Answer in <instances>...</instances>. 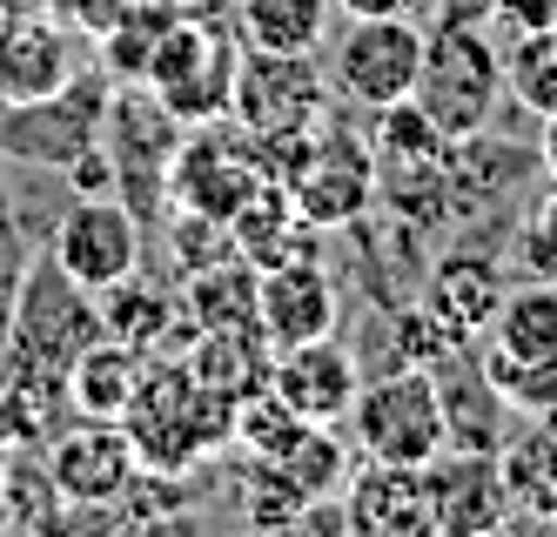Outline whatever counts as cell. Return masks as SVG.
<instances>
[{"instance_id": "cell-27", "label": "cell", "mask_w": 557, "mask_h": 537, "mask_svg": "<svg viewBox=\"0 0 557 537\" xmlns=\"http://www.w3.org/2000/svg\"><path fill=\"white\" fill-rule=\"evenodd\" d=\"M54 396L67 403L61 377L48 369H27L14 356H0V450H21V443H41L54 430Z\"/></svg>"}, {"instance_id": "cell-1", "label": "cell", "mask_w": 557, "mask_h": 537, "mask_svg": "<svg viewBox=\"0 0 557 537\" xmlns=\"http://www.w3.org/2000/svg\"><path fill=\"white\" fill-rule=\"evenodd\" d=\"M228 417H235V403L215 396L182 356H148L141 369V390L128 403V443H135V457L148 471H188L195 457H209V450L228 437Z\"/></svg>"}, {"instance_id": "cell-26", "label": "cell", "mask_w": 557, "mask_h": 537, "mask_svg": "<svg viewBox=\"0 0 557 537\" xmlns=\"http://www.w3.org/2000/svg\"><path fill=\"white\" fill-rule=\"evenodd\" d=\"M330 27V0H235V40L269 54H309Z\"/></svg>"}, {"instance_id": "cell-15", "label": "cell", "mask_w": 557, "mask_h": 537, "mask_svg": "<svg viewBox=\"0 0 557 537\" xmlns=\"http://www.w3.org/2000/svg\"><path fill=\"white\" fill-rule=\"evenodd\" d=\"M430 471V517L444 537H484L510 524V498L491 450H436Z\"/></svg>"}, {"instance_id": "cell-39", "label": "cell", "mask_w": 557, "mask_h": 537, "mask_svg": "<svg viewBox=\"0 0 557 537\" xmlns=\"http://www.w3.org/2000/svg\"><path fill=\"white\" fill-rule=\"evenodd\" d=\"M61 0H0V14H54Z\"/></svg>"}, {"instance_id": "cell-40", "label": "cell", "mask_w": 557, "mask_h": 537, "mask_svg": "<svg viewBox=\"0 0 557 537\" xmlns=\"http://www.w3.org/2000/svg\"><path fill=\"white\" fill-rule=\"evenodd\" d=\"M0 530H8V484H0Z\"/></svg>"}, {"instance_id": "cell-21", "label": "cell", "mask_w": 557, "mask_h": 537, "mask_svg": "<svg viewBox=\"0 0 557 537\" xmlns=\"http://www.w3.org/2000/svg\"><path fill=\"white\" fill-rule=\"evenodd\" d=\"M141 369H148L141 350L114 343V337H95L82 356L67 363V377H61L67 410H74V417H108V424H122L128 403H135V390H141Z\"/></svg>"}, {"instance_id": "cell-23", "label": "cell", "mask_w": 557, "mask_h": 537, "mask_svg": "<svg viewBox=\"0 0 557 537\" xmlns=\"http://www.w3.org/2000/svg\"><path fill=\"white\" fill-rule=\"evenodd\" d=\"M497 477L510 517H550L557 511V417H531L524 430H510L497 443Z\"/></svg>"}, {"instance_id": "cell-10", "label": "cell", "mask_w": 557, "mask_h": 537, "mask_svg": "<svg viewBox=\"0 0 557 537\" xmlns=\"http://www.w3.org/2000/svg\"><path fill=\"white\" fill-rule=\"evenodd\" d=\"M283 195L296 202V216L309 229H349L363 222V209L376 202V155L363 135L349 129H315L302 161L289 169Z\"/></svg>"}, {"instance_id": "cell-37", "label": "cell", "mask_w": 557, "mask_h": 537, "mask_svg": "<svg viewBox=\"0 0 557 537\" xmlns=\"http://www.w3.org/2000/svg\"><path fill=\"white\" fill-rule=\"evenodd\" d=\"M349 21H376V14H423V0H330Z\"/></svg>"}, {"instance_id": "cell-32", "label": "cell", "mask_w": 557, "mask_h": 537, "mask_svg": "<svg viewBox=\"0 0 557 537\" xmlns=\"http://www.w3.org/2000/svg\"><path fill=\"white\" fill-rule=\"evenodd\" d=\"M296 430H302V417H296V410L275 396L269 383H262V390H249L243 403H235V417H228V437L243 443L249 457H283Z\"/></svg>"}, {"instance_id": "cell-7", "label": "cell", "mask_w": 557, "mask_h": 537, "mask_svg": "<svg viewBox=\"0 0 557 537\" xmlns=\"http://www.w3.org/2000/svg\"><path fill=\"white\" fill-rule=\"evenodd\" d=\"M108 95H114V81L101 68V74H74L67 88H54L48 101L0 108V155L34 161V169H67L74 155H88L101 142Z\"/></svg>"}, {"instance_id": "cell-8", "label": "cell", "mask_w": 557, "mask_h": 537, "mask_svg": "<svg viewBox=\"0 0 557 537\" xmlns=\"http://www.w3.org/2000/svg\"><path fill=\"white\" fill-rule=\"evenodd\" d=\"M423 40L430 27H417V14H376V21H349L336 40V95L349 108H389L417 95V68H423Z\"/></svg>"}, {"instance_id": "cell-18", "label": "cell", "mask_w": 557, "mask_h": 537, "mask_svg": "<svg viewBox=\"0 0 557 537\" xmlns=\"http://www.w3.org/2000/svg\"><path fill=\"white\" fill-rule=\"evenodd\" d=\"M101 337L128 343L141 356H175V350L195 343V322H188V309H182L175 289H148L141 269H135L128 282L101 289Z\"/></svg>"}, {"instance_id": "cell-13", "label": "cell", "mask_w": 557, "mask_h": 537, "mask_svg": "<svg viewBox=\"0 0 557 537\" xmlns=\"http://www.w3.org/2000/svg\"><path fill=\"white\" fill-rule=\"evenodd\" d=\"M256 329L269 350H289L309 337H336V282L315 256H289L275 269H256Z\"/></svg>"}, {"instance_id": "cell-22", "label": "cell", "mask_w": 557, "mask_h": 537, "mask_svg": "<svg viewBox=\"0 0 557 537\" xmlns=\"http://www.w3.org/2000/svg\"><path fill=\"white\" fill-rule=\"evenodd\" d=\"M476 343H484V356H504V363H557V282L531 276L504 289V303Z\"/></svg>"}, {"instance_id": "cell-16", "label": "cell", "mask_w": 557, "mask_h": 537, "mask_svg": "<svg viewBox=\"0 0 557 537\" xmlns=\"http://www.w3.org/2000/svg\"><path fill=\"white\" fill-rule=\"evenodd\" d=\"M74 74V34L54 14H0V108L48 101Z\"/></svg>"}, {"instance_id": "cell-34", "label": "cell", "mask_w": 557, "mask_h": 537, "mask_svg": "<svg viewBox=\"0 0 557 537\" xmlns=\"http://www.w3.org/2000/svg\"><path fill=\"white\" fill-rule=\"evenodd\" d=\"M243 511H249V524H262V530H296V524H302V511H309V498L289 484V471H283V464L249 457V477H243Z\"/></svg>"}, {"instance_id": "cell-31", "label": "cell", "mask_w": 557, "mask_h": 537, "mask_svg": "<svg viewBox=\"0 0 557 537\" xmlns=\"http://www.w3.org/2000/svg\"><path fill=\"white\" fill-rule=\"evenodd\" d=\"M389 343H396V363H417V369H436V363H450L457 350H470V337L457 322H444L423 296L417 303H404L396 309V322H389Z\"/></svg>"}, {"instance_id": "cell-38", "label": "cell", "mask_w": 557, "mask_h": 537, "mask_svg": "<svg viewBox=\"0 0 557 537\" xmlns=\"http://www.w3.org/2000/svg\"><path fill=\"white\" fill-rule=\"evenodd\" d=\"M537 155H544V175L557 182V114H544V142H537Z\"/></svg>"}, {"instance_id": "cell-12", "label": "cell", "mask_w": 557, "mask_h": 537, "mask_svg": "<svg viewBox=\"0 0 557 537\" xmlns=\"http://www.w3.org/2000/svg\"><path fill=\"white\" fill-rule=\"evenodd\" d=\"M48 471H54V490L67 511H114L122 490L135 484L141 457L122 424L108 417H74V430H61L48 443Z\"/></svg>"}, {"instance_id": "cell-30", "label": "cell", "mask_w": 557, "mask_h": 537, "mask_svg": "<svg viewBox=\"0 0 557 537\" xmlns=\"http://www.w3.org/2000/svg\"><path fill=\"white\" fill-rule=\"evenodd\" d=\"M269 464H283L289 484L315 504V498H336V490H343V477H349V443L336 437V424H302L289 437V450H283V457H269Z\"/></svg>"}, {"instance_id": "cell-9", "label": "cell", "mask_w": 557, "mask_h": 537, "mask_svg": "<svg viewBox=\"0 0 557 537\" xmlns=\"http://www.w3.org/2000/svg\"><path fill=\"white\" fill-rule=\"evenodd\" d=\"M256 188H262V169H256V135L249 129L202 121V129L182 135V148L169 161V202H175V209L228 222Z\"/></svg>"}, {"instance_id": "cell-5", "label": "cell", "mask_w": 557, "mask_h": 537, "mask_svg": "<svg viewBox=\"0 0 557 537\" xmlns=\"http://www.w3.org/2000/svg\"><path fill=\"white\" fill-rule=\"evenodd\" d=\"M95 337H101V296L74 282L54 256H34L21 296H14V322H8V350L0 356L48 369V377H67V363Z\"/></svg>"}, {"instance_id": "cell-2", "label": "cell", "mask_w": 557, "mask_h": 537, "mask_svg": "<svg viewBox=\"0 0 557 537\" xmlns=\"http://www.w3.org/2000/svg\"><path fill=\"white\" fill-rule=\"evenodd\" d=\"M450 142L491 129V108L504 101V48L476 21H436L423 40L417 95H410Z\"/></svg>"}, {"instance_id": "cell-29", "label": "cell", "mask_w": 557, "mask_h": 537, "mask_svg": "<svg viewBox=\"0 0 557 537\" xmlns=\"http://www.w3.org/2000/svg\"><path fill=\"white\" fill-rule=\"evenodd\" d=\"M504 95L524 108V114H557V21L524 27L504 48Z\"/></svg>"}, {"instance_id": "cell-4", "label": "cell", "mask_w": 557, "mask_h": 537, "mask_svg": "<svg viewBox=\"0 0 557 537\" xmlns=\"http://www.w3.org/2000/svg\"><path fill=\"white\" fill-rule=\"evenodd\" d=\"M343 424H349L356 457H370V464H430L436 450H450L436 377L417 363H396L389 377H370Z\"/></svg>"}, {"instance_id": "cell-35", "label": "cell", "mask_w": 557, "mask_h": 537, "mask_svg": "<svg viewBox=\"0 0 557 537\" xmlns=\"http://www.w3.org/2000/svg\"><path fill=\"white\" fill-rule=\"evenodd\" d=\"M517 263H524V276L557 282V182H550V195L537 202V209L524 216V229H517Z\"/></svg>"}, {"instance_id": "cell-41", "label": "cell", "mask_w": 557, "mask_h": 537, "mask_svg": "<svg viewBox=\"0 0 557 537\" xmlns=\"http://www.w3.org/2000/svg\"><path fill=\"white\" fill-rule=\"evenodd\" d=\"M544 530H557V511H550V517H544Z\"/></svg>"}, {"instance_id": "cell-19", "label": "cell", "mask_w": 557, "mask_h": 537, "mask_svg": "<svg viewBox=\"0 0 557 537\" xmlns=\"http://www.w3.org/2000/svg\"><path fill=\"white\" fill-rule=\"evenodd\" d=\"M436 377V403H444V430H450V450H491L497 457V443L510 437V403L491 390L484 377V363H476L470 350H457L450 363H436L430 369Z\"/></svg>"}, {"instance_id": "cell-25", "label": "cell", "mask_w": 557, "mask_h": 537, "mask_svg": "<svg viewBox=\"0 0 557 537\" xmlns=\"http://www.w3.org/2000/svg\"><path fill=\"white\" fill-rule=\"evenodd\" d=\"M182 309L195 329H256V263H243L235 249L195 263Z\"/></svg>"}, {"instance_id": "cell-17", "label": "cell", "mask_w": 557, "mask_h": 537, "mask_svg": "<svg viewBox=\"0 0 557 537\" xmlns=\"http://www.w3.org/2000/svg\"><path fill=\"white\" fill-rule=\"evenodd\" d=\"M343 517L363 537H430V471L423 464H370L343 477Z\"/></svg>"}, {"instance_id": "cell-28", "label": "cell", "mask_w": 557, "mask_h": 537, "mask_svg": "<svg viewBox=\"0 0 557 537\" xmlns=\"http://www.w3.org/2000/svg\"><path fill=\"white\" fill-rule=\"evenodd\" d=\"M0 484H8V530H54L67 517L54 471L41 457V443H21V450H0Z\"/></svg>"}, {"instance_id": "cell-24", "label": "cell", "mask_w": 557, "mask_h": 537, "mask_svg": "<svg viewBox=\"0 0 557 537\" xmlns=\"http://www.w3.org/2000/svg\"><path fill=\"white\" fill-rule=\"evenodd\" d=\"M309 222L296 216V202L275 188V182H262L243 209L228 216V249L243 256V263H256V269H275V263H289V256H309Z\"/></svg>"}, {"instance_id": "cell-6", "label": "cell", "mask_w": 557, "mask_h": 537, "mask_svg": "<svg viewBox=\"0 0 557 537\" xmlns=\"http://www.w3.org/2000/svg\"><path fill=\"white\" fill-rule=\"evenodd\" d=\"M330 114V74L315 68V54H269L243 48L235 61V95L228 121L249 135H309Z\"/></svg>"}, {"instance_id": "cell-11", "label": "cell", "mask_w": 557, "mask_h": 537, "mask_svg": "<svg viewBox=\"0 0 557 537\" xmlns=\"http://www.w3.org/2000/svg\"><path fill=\"white\" fill-rule=\"evenodd\" d=\"M48 256L82 282V289H114V282H128L141 269V229H135V209L122 195H82L74 209L54 222V242H48Z\"/></svg>"}, {"instance_id": "cell-14", "label": "cell", "mask_w": 557, "mask_h": 537, "mask_svg": "<svg viewBox=\"0 0 557 537\" xmlns=\"http://www.w3.org/2000/svg\"><path fill=\"white\" fill-rule=\"evenodd\" d=\"M269 390L283 396L302 424H343L356 390H363V369L336 337H309L269 356Z\"/></svg>"}, {"instance_id": "cell-3", "label": "cell", "mask_w": 557, "mask_h": 537, "mask_svg": "<svg viewBox=\"0 0 557 537\" xmlns=\"http://www.w3.org/2000/svg\"><path fill=\"white\" fill-rule=\"evenodd\" d=\"M235 34L215 27V21H195V14H175L148 48V68H141V88L162 101L182 129H202V121H228V95H235Z\"/></svg>"}, {"instance_id": "cell-33", "label": "cell", "mask_w": 557, "mask_h": 537, "mask_svg": "<svg viewBox=\"0 0 557 537\" xmlns=\"http://www.w3.org/2000/svg\"><path fill=\"white\" fill-rule=\"evenodd\" d=\"M476 363H484L491 390L510 403V417H557V363H504L484 350H476Z\"/></svg>"}, {"instance_id": "cell-36", "label": "cell", "mask_w": 557, "mask_h": 537, "mask_svg": "<svg viewBox=\"0 0 557 537\" xmlns=\"http://www.w3.org/2000/svg\"><path fill=\"white\" fill-rule=\"evenodd\" d=\"M27 263H34V249H27L14 209L0 202V350H8V322H14V296H21V282H27Z\"/></svg>"}, {"instance_id": "cell-20", "label": "cell", "mask_w": 557, "mask_h": 537, "mask_svg": "<svg viewBox=\"0 0 557 537\" xmlns=\"http://www.w3.org/2000/svg\"><path fill=\"white\" fill-rule=\"evenodd\" d=\"M504 289H510L504 269H497L491 256H470V249H450V256H436V263L423 269V303L444 316V322H457L470 343L491 329Z\"/></svg>"}]
</instances>
